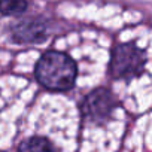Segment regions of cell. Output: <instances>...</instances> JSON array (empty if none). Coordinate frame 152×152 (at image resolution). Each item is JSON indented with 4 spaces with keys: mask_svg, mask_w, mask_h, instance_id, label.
Masks as SVG:
<instances>
[{
    "mask_svg": "<svg viewBox=\"0 0 152 152\" xmlns=\"http://www.w3.org/2000/svg\"><path fill=\"white\" fill-rule=\"evenodd\" d=\"M75 61L58 51H49L40 57L36 64V79L52 91L70 90L76 79Z\"/></svg>",
    "mask_w": 152,
    "mask_h": 152,
    "instance_id": "6da1fadb",
    "label": "cell"
},
{
    "mask_svg": "<svg viewBox=\"0 0 152 152\" xmlns=\"http://www.w3.org/2000/svg\"><path fill=\"white\" fill-rule=\"evenodd\" d=\"M143 64V52L131 43H124L113 49L110 72L115 78H131L142 72Z\"/></svg>",
    "mask_w": 152,
    "mask_h": 152,
    "instance_id": "7a4b0ae2",
    "label": "cell"
},
{
    "mask_svg": "<svg viewBox=\"0 0 152 152\" xmlns=\"http://www.w3.org/2000/svg\"><path fill=\"white\" fill-rule=\"evenodd\" d=\"M116 104L118 102L110 91L99 88L87 97L84 103V115L93 122H102L103 119H107L110 116Z\"/></svg>",
    "mask_w": 152,
    "mask_h": 152,
    "instance_id": "3957f363",
    "label": "cell"
},
{
    "mask_svg": "<svg viewBox=\"0 0 152 152\" xmlns=\"http://www.w3.org/2000/svg\"><path fill=\"white\" fill-rule=\"evenodd\" d=\"M17 152H63V149L54 139L45 134H31L21 140Z\"/></svg>",
    "mask_w": 152,
    "mask_h": 152,
    "instance_id": "277c9868",
    "label": "cell"
},
{
    "mask_svg": "<svg viewBox=\"0 0 152 152\" xmlns=\"http://www.w3.org/2000/svg\"><path fill=\"white\" fill-rule=\"evenodd\" d=\"M27 9L26 0H0V12L5 15L23 14Z\"/></svg>",
    "mask_w": 152,
    "mask_h": 152,
    "instance_id": "5b68a950",
    "label": "cell"
}]
</instances>
